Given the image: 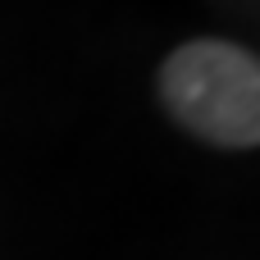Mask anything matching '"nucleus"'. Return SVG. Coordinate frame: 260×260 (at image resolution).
I'll return each instance as SVG.
<instances>
[{
    "mask_svg": "<svg viewBox=\"0 0 260 260\" xmlns=\"http://www.w3.org/2000/svg\"><path fill=\"white\" fill-rule=\"evenodd\" d=\"M160 96L187 133L215 146L260 142V64L233 41L197 37L178 46L160 64Z\"/></svg>",
    "mask_w": 260,
    "mask_h": 260,
    "instance_id": "nucleus-1",
    "label": "nucleus"
}]
</instances>
